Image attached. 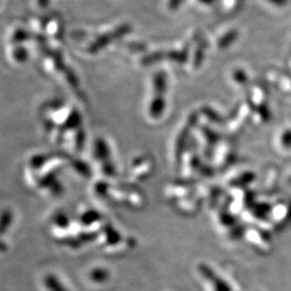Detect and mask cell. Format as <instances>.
<instances>
[{"label": "cell", "mask_w": 291, "mask_h": 291, "mask_svg": "<svg viewBox=\"0 0 291 291\" xmlns=\"http://www.w3.org/2000/svg\"><path fill=\"white\" fill-rule=\"evenodd\" d=\"M110 278V273L103 268H96L91 273V279L95 283L102 284L107 282Z\"/></svg>", "instance_id": "3957f363"}, {"label": "cell", "mask_w": 291, "mask_h": 291, "mask_svg": "<svg viewBox=\"0 0 291 291\" xmlns=\"http://www.w3.org/2000/svg\"><path fill=\"white\" fill-rule=\"evenodd\" d=\"M12 221V215L10 213V211H4L2 214V219H1V233L4 234L6 232V230L9 228L10 224Z\"/></svg>", "instance_id": "5b68a950"}, {"label": "cell", "mask_w": 291, "mask_h": 291, "mask_svg": "<svg viewBox=\"0 0 291 291\" xmlns=\"http://www.w3.org/2000/svg\"><path fill=\"white\" fill-rule=\"evenodd\" d=\"M44 284L48 291H68L54 274H47L45 276Z\"/></svg>", "instance_id": "7a4b0ae2"}, {"label": "cell", "mask_w": 291, "mask_h": 291, "mask_svg": "<svg viewBox=\"0 0 291 291\" xmlns=\"http://www.w3.org/2000/svg\"><path fill=\"white\" fill-rule=\"evenodd\" d=\"M100 220V214L94 210H90L84 213L81 217V223L83 225H92L94 222Z\"/></svg>", "instance_id": "277c9868"}, {"label": "cell", "mask_w": 291, "mask_h": 291, "mask_svg": "<svg viewBox=\"0 0 291 291\" xmlns=\"http://www.w3.org/2000/svg\"><path fill=\"white\" fill-rule=\"evenodd\" d=\"M199 273L202 274L203 277H205L208 282L213 285V289L215 291H232L224 280H222L220 277H218L213 270H211L206 264H201L198 267Z\"/></svg>", "instance_id": "6da1fadb"}]
</instances>
